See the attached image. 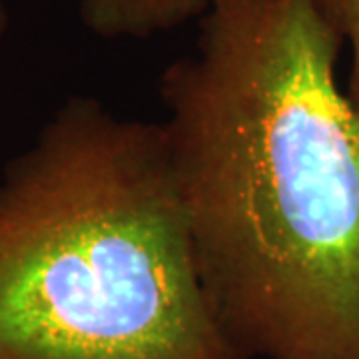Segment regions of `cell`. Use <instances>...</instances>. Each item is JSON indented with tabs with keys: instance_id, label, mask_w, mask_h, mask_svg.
<instances>
[{
	"instance_id": "obj_1",
	"label": "cell",
	"mask_w": 359,
	"mask_h": 359,
	"mask_svg": "<svg viewBox=\"0 0 359 359\" xmlns=\"http://www.w3.org/2000/svg\"><path fill=\"white\" fill-rule=\"evenodd\" d=\"M316 0H216L160 78L198 273L245 359H359V110Z\"/></svg>"
},
{
	"instance_id": "obj_2",
	"label": "cell",
	"mask_w": 359,
	"mask_h": 359,
	"mask_svg": "<svg viewBox=\"0 0 359 359\" xmlns=\"http://www.w3.org/2000/svg\"><path fill=\"white\" fill-rule=\"evenodd\" d=\"M0 359H245L208 302L160 122L72 96L6 162Z\"/></svg>"
},
{
	"instance_id": "obj_3",
	"label": "cell",
	"mask_w": 359,
	"mask_h": 359,
	"mask_svg": "<svg viewBox=\"0 0 359 359\" xmlns=\"http://www.w3.org/2000/svg\"><path fill=\"white\" fill-rule=\"evenodd\" d=\"M216 0H80V18L102 39H150L202 18Z\"/></svg>"
},
{
	"instance_id": "obj_4",
	"label": "cell",
	"mask_w": 359,
	"mask_h": 359,
	"mask_svg": "<svg viewBox=\"0 0 359 359\" xmlns=\"http://www.w3.org/2000/svg\"><path fill=\"white\" fill-rule=\"evenodd\" d=\"M323 18L351 50L347 96L359 110V0H316Z\"/></svg>"
},
{
	"instance_id": "obj_5",
	"label": "cell",
	"mask_w": 359,
	"mask_h": 359,
	"mask_svg": "<svg viewBox=\"0 0 359 359\" xmlns=\"http://www.w3.org/2000/svg\"><path fill=\"white\" fill-rule=\"evenodd\" d=\"M6 28H8V11H6L4 2L0 0V40H2V36H4Z\"/></svg>"
}]
</instances>
